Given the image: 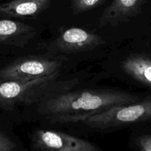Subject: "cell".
I'll use <instances>...</instances> for the list:
<instances>
[{"label": "cell", "instance_id": "1", "mask_svg": "<svg viewBox=\"0 0 151 151\" xmlns=\"http://www.w3.org/2000/svg\"><path fill=\"white\" fill-rule=\"evenodd\" d=\"M139 100L137 96L113 89L63 91L42 100L38 111L51 123L78 122L91 114Z\"/></svg>", "mask_w": 151, "mask_h": 151}, {"label": "cell", "instance_id": "2", "mask_svg": "<svg viewBox=\"0 0 151 151\" xmlns=\"http://www.w3.org/2000/svg\"><path fill=\"white\" fill-rule=\"evenodd\" d=\"M60 72L28 81L0 82V106L13 107L30 105L63 92L70 88L68 83L58 81Z\"/></svg>", "mask_w": 151, "mask_h": 151}, {"label": "cell", "instance_id": "3", "mask_svg": "<svg viewBox=\"0 0 151 151\" xmlns=\"http://www.w3.org/2000/svg\"><path fill=\"white\" fill-rule=\"evenodd\" d=\"M151 120V97L90 115L80 122L90 128L106 130Z\"/></svg>", "mask_w": 151, "mask_h": 151}, {"label": "cell", "instance_id": "4", "mask_svg": "<svg viewBox=\"0 0 151 151\" xmlns=\"http://www.w3.org/2000/svg\"><path fill=\"white\" fill-rule=\"evenodd\" d=\"M63 59L28 56L18 58L0 69V82L28 81L60 72Z\"/></svg>", "mask_w": 151, "mask_h": 151}, {"label": "cell", "instance_id": "5", "mask_svg": "<svg viewBox=\"0 0 151 151\" xmlns=\"http://www.w3.org/2000/svg\"><path fill=\"white\" fill-rule=\"evenodd\" d=\"M30 146V151H103L88 140L46 129H36L33 132Z\"/></svg>", "mask_w": 151, "mask_h": 151}, {"label": "cell", "instance_id": "6", "mask_svg": "<svg viewBox=\"0 0 151 151\" xmlns=\"http://www.w3.org/2000/svg\"><path fill=\"white\" fill-rule=\"evenodd\" d=\"M105 44V40L98 34L82 28L71 27L50 42L47 50L52 54H70L90 51Z\"/></svg>", "mask_w": 151, "mask_h": 151}, {"label": "cell", "instance_id": "7", "mask_svg": "<svg viewBox=\"0 0 151 151\" xmlns=\"http://www.w3.org/2000/svg\"><path fill=\"white\" fill-rule=\"evenodd\" d=\"M145 0H113L99 19L100 27H116L142 13Z\"/></svg>", "mask_w": 151, "mask_h": 151}, {"label": "cell", "instance_id": "8", "mask_svg": "<svg viewBox=\"0 0 151 151\" xmlns=\"http://www.w3.org/2000/svg\"><path fill=\"white\" fill-rule=\"evenodd\" d=\"M36 35L33 26L10 19L0 20V44L24 47Z\"/></svg>", "mask_w": 151, "mask_h": 151}, {"label": "cell", "instance_id": "9", "mask_svg": "<svg viewBox=\"0 0 151 151\" xmlns=\"http://www.w3.org/2000/svg\"><path fill=\"white\" fill-rule=\"evenodd\" d=\"M52 0H10L0 4V16L9 18L36 17L50 6Z\"/></svg>", "mask_w": 151, "mask_h": 151}, {"label": "cell", "instance_id": "10", "mask_svg": "<svg viewBox=\"0 0 151 151\" xmlns=\"http://www.w3.org/2000/svg\"><path fill=\"white\" fill-rule=\"evenodd\" d=\"M124 73L143 85L151 88V58L144 54H132L121 63Z\"/></svg>", "mask_w": 151, "mask_h": 151}, {"label": "cell", "instance_id": "11", "mask_svg": "<svg viewBox=\"0 0 151 151\" xmlns=\"http://www.w3.org/2000/svg\"><path fill=\"white\" fill-rule=\"evenodd\" d=\"M105 0H71L73 14L74 16L89 11L101 5Z\"/></svg>", "mask_w": 151, "mask_h": 151}, {"label": "cell", "instance_id": "12", "mask_svg": "<svg viewBox=\"0 0 151 151\" xmlns=\"http://www.w3.org/2000/svg\"><path fill=\"white\" fill-rule=\"evenodd\" d=\"M0 151H22L17 142L0 129Z\"/></svg>", "mask_w": 151, "mask_h": 151}, {"label": "cell", "instance_id": "13", "mask_svg": "<svg viewBox=\"0 0 151 151\" xmlns=\"http://www.w3.org/2000/svg\"><path fill=\"white\" fill-rule=\"evenodd\" d=\"M133 145L138 151H151V134H143L136 137Z\"/></svg>", "mask_w": 151, "mask_h": 151}, {"label": "cell", "instance_id": "14", "mask_svg": "<svg viewBox=\"0 0 151 151\" xmlns=\"http://www.w3.org/2000/svg\"><path fill=\"white\" fill-rule=\"evenodd\" d=\"M150 45H151V43H150Z\"/></svg>", "mask_w": 151, "mask_h": 151}]
</instances>
